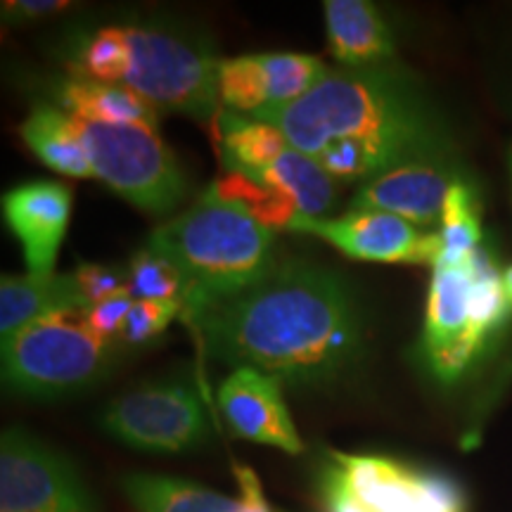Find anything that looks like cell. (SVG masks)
Returning a JSON list of instances; mask_svg holds the SVG:
<instances>
[{"label": "cell", "instance_id": "obj_22", "mask_svg": "<svg viewBox=\"0 0 512 512\" xmlns=\"http://www.w3.org/2000/svg\"><path fill=\"white\" fill-rule=\"evenodd\" d=\"M121 489L140 512H240L235 498L178 477L131 475Z\"/></svg>", "mask_w": 512, "mask_h": 512}, {"label": "cell", "instance_id": "obj_1", "mask_svg": "<svg viewBox=\"0 0 512 512\" xmlns=\"http://www.w3.org/2000/svg\"><path fill=\"white\" fill-rule=\"evenodd\" d=\"M188 320L214 358L292 384L335 380L361 356L366 332L347 280L294 259Z\"/></svg>", "mask_w": 512, "mask_h": 512}, {"label": "cell", "instance_id": "obj_5", "mask_svg": "<svg viewBox=\"0 0 512 512\" xmlns=\"http://www.w3.org/2000/svg\"><path fill=\"white\" fill-rule=\"evenodd\" d=\"M124 55L117 83L143 95L157 110L197 121H219L221 60L200 38L181 29L152 24H119Z\"/></svg>", "mask_w": 512, "mask_h": 512}, {"label": "cell", "instance_id": "obj_23", "mask_svg": "<svg viewBox=\"0 0 512 512\" xmlns=\"http://www.w3.org/2000/svg\"><path fill=\"white\" fill-rule=\"evenodd\" d=\"M437 233L441 238V256L437 264H465L482 247V223H479L475 195L463 181L448 190Z\"/></svg>", "mask_w": 512, "mask_h": 512}, {"label": "cell", "instance_id": "obj_20", "mask_svg": "<svg viewBox=\"0 0 512 512\" xmlns=\"http://www.w3.org/2000/svg\"><path fill=\"white\" fill-rule=\"evenodd\" d=\"M22 140L43 164L62 176L93 178L91 159L86 155L74 121L53 105H38L19 126Z\"/></svg>", "mask_w": 512, "mask_h": 512}, {"label": "cell", "instance_id": "obj_19", "mask_svg": "<svg viewBox=\"0 0 512 512\" xmlns=\"http://www.w3.org/2000/svg\"><path fill=\"white\" fill-rule=\"evenodd\" d=\"M249 178L285 195L297 207L299 216L306 219H328L339 197L335 178L316 159L294 150L292 145L280 155L278 162Z\"/></svg>", "mask_w": 512, "mask_h": 512}, {"label": "cell", "instance_id": "obj_24", "mask_svg": "<svg viewBox=\"0 0 512 512\" xmlns=\"http://www.w3.org/2000/svg\"><path fill=\"white\" fill-rule=\"evenodd\" d=\"M209 188L223 200L245 207L256 221L264 223L273 233L283 228L290 230L292 221L299 216L297 207L285 195H280L278 190L266 188V185L256 183L254 178L235 174V171H228L223 178H216V183H211Z\"/></svg>", "mask_w": 512, "mask_h": 512}, {"label": "cell", "instance_id": "obj_14", "mask_svg": "<svg viewBox=\"0 0 512 512\" xmlns=\"http://www.w3.org/2000/svg\"><path fill=\"white\" fill-rule=\"evenodd\" d=\"M3 216L19 240L31 275H53L72 216V190L57 181H29L3 195Z\"/></svg>", "mask_w": 512, "mask_h": 512}, {"label": "cell", "instance_id": "obj_10", "mask_svg": "<svg viewBox=\"0 0 512 512\" xmlns=\"http://www.w3.org/2000/svg\"><path fill=\"white\" fill-rule=\"evenodd\" d=\"M349 496L368 512H465L463 494L437 472L384 456L332 453L328 465Z\"/></svg>", "mask_w": 512, "mask_h": 512}, {"label": "cell", "instance_id": "obj_29", "mask_svg": "<svg viewBox=\"0 0 512 512\" xmlns=\"http://www.w3.org/2000/svg\"><path fill=\"white\" fill-rule=\"evenodd\" d=\"M72 3L67 0H12L3 3V19L5 22H34V19H46L57 12H64Z\"/></svg>", "mask_w": 512, "mask_h": 512}, {"label": "cell", "instance_id": "obj_11", "mask_svg": "<svg viewBox=\"0 0 512 512\" xmlns=\"http://www.w3.org/2000/svg\"><path fill=\"white\" fill-rule=\"evenodd\" d=\"M328 72L320 57L304 53L230 57L219 67L221 107L242 117L285 110L309 95Z\"/></svg>", "mask_w": 512, "mask_h": 512}, {"label": "cell", "instance_id": "obj_13", "mask_svg": "<svg viewBox=\"0 0 512 512\" xmlns=\"http://www.w3.org/2000/svg\"><path fill=\"white\" fill-rule=\"evenodd\" d=\"M458 183L444 155L408 159L356 190L351 209L384 211L425 230H437L448 190Z\"/></svg>", "mask_w": 512, "mask_h": 512}, {"label": "cell", "instance_id": "obj_4", "mask_svg": "<svg viewBox=\"0 0 512 512\" xmlns=\"http://www.w3.org/2000/svg\"><path fill=\"white\" fill-rule=\"evenodd\" d=\"M510 313L503 271L484 247L465 264L434 266L422 337L434 375L441 382L460 380Z\"/></svg>", "mask_w": 512, "mask_h": 512}, {"label": "cell", "instance_id": "obj_25", "mask_svg": "<svg viewBox=\"0 0 512 512\" xmlns=\"http://www.w3.org/2000/svg\"><path fill=\"white\" fill-rule=\"evenodd\" d=\"M128 287L133 299H181L183 278L169 261L143 247L128 264Z\"/></svg>", "mask_w": 512, "mask_h": 512}, {"label": "cell", "instance_id": "obj_16", "mask_svg": "<svg viewBox=\"0 0 512 512\" xmlns=\"http://www.w3.org/2000/svg\"><path fill=\"white\" fill-rule=\"evenodd\" d=\"M81 309H88V302L74 273L0 278V339L17 335L41 318Z\"/></svg>", "mask_w": 512, "mask_h": 512}, {"label": "cell", "instance_id": "obj_15", "mask_svg": "<svg viewBox=\"0 0 512 512\" xmlns=\"http://www.w3.org/2000/svg\"><path fill=\"white\" fill-rule=\"evenodd\" d=\"M223 418L242 439L302 453L304 441L287 411L280 380L254 368H235L221 384Z\"/></svg>", "mask_w": 512, "mask_h": 512}, {"label": "cell", "instance_id": "obj_6", "mask_svg": "<svg viewBox=\"0 0 512 512\" xmlns=\"http://www.w3.org/2000/svg\"><path fill=\"white\" fill-rule=\"evenodd\" d=\"M81 311L41 318L3 339L5 384L36 399L79 394L98 384L124 347L88 328Z\"/></svg>", "mask_w": 512, "mask_h": 512}, {"label": "cell", "instance_id": "obj_12", "mask_svg": "<svg viewBox=\"0 0 512 512\" xmlns=\"http://www.w3.org/2000/svg\"><path fill=\"white\" fill-rule=\"evenodd\" d=\"M290 230L309 233L330 242L356 261L375 264H430L437 266L441 238L437 230H425L384 211L349 209L337 219H306L297 216Z\"/></svg>", "mask_w": 512, "mask_h": 512}, {"label": "cell", "instance_id": "obj_32", "mask_svg": "<svg viewBox=\"0 0 512 512\" xmlns=\"http://www.w3.org/2000/svg\"><path fill=\"white\" fill-rule=\"evenodd\" d=\"M503 285H505V294H508V302H510V309H512V266L505 268V271H503Z\"/></svg>", "mask_w": 512, "mask_h": 512}, {"label": "cell", "instance_id": "obj_3", "mask_svg": "<svg viewBox=\"0 0 512 512\" xmlns=\"http://www.w3.org/2000/svg\"><path fill=\"white\" fill-rule=\"evenodd\" d=\"M275 233L240 204L207 188L200 200L157 226L147 249L183 278V316L245 290L271 271Z\"/></svg>", "mask_w": 512, "mask_h": 512}, {"label": "cell", "instance_id": "obj_28", "mask_svg": "<svg viewBox=\"0 0 512 512\" xmlns=\"http://www.w3.org/2000/svg\"><path fill=\"white\" fill-rule=\"evenodd\" d=\"M133 302H136V299H133L131 292L117 294V297H110V299H105V302H98V304L88 306V309H83L81 318L86 320L88 328H91L93 332H98L100 337L117 339L119 342L121 330H124L126 316H128V311H131Z\"/></svg>", "mask_w": 512, "mask_h": 512}, {"label": "cell", "instance_id": "obj_2", "mask_svg": "<svg viewBox=\"0 0 512 512\" xmlns=\"http://www.w3.org/2000/svg\"><path fill=\"white\" fill-rule=\"evenodd\" d=\"M252 119L283 131L294 150L337 183H368L392 166L444 155L446 138L418 88L401 69L332 67L309 95Z\"/></svg>", "mask_w": 512, "mask_h": 512}, {"label": "cell", "instance_id": "obj_17", "mask_svg": "<svg viewBox=\"0 0 512 512\" xmlns=\"http://www.w3.org/2000/svg\"><path fill=\"white\" fill-rule=\"evenodd\" d=\"M325 29L330 50L342 67H377L394 55L387 19L368 0H328Z\"/></svg>", "mask_w": 512, "mask_h": 512}, {"label": "cell", "instance_id": "obj_33", "mask_svg": "<svg viewBox=\"0 0 512 512\" xmlns=\"http://www.w3.org/2000/svg\"><path fill=\"white\" fill-rule=\"evenodd\" d=\"M508 166H510V178H512V150H510V159H508Z\"/></svg>", "mask_w": 512, "mask_h": 512}, {"label": "cell", "instance_id": "obj_26", "mask_svg": "<svg viewBox=\"0 0 512 512\" xmlns=\"http://www.w3.org/2000/svg\"><path fill=\"white\" fill-rule=\"evenodd\" d=\"M178 316H183L181 299H136L121 330V347H143L166 332Z\"/></svg>", "mask_w": 512, "mask_h": 512}, {"label": "cell", "instance_id": "obj_21", "mask_svg": "<svg viewBox=\"0 0 512 512\" xmlns=\"http://www.w3.org/2000/svg\"><path fill=\"white\" fill-rule=\"evenodd\" d=\"M216 138L223 166L245 176H256L268 169L290 147L278 126L233 112H221Z\"/></svg>", "mask_w": 512, "mask_h": 512}, {"label": "cell", "instance_id": "obj_18", "mask_svg": "<svg viewBox=\"0 0 512 512\" xmlns=\"http://www.w3.org/2000/svg\"><path fill=\"white\" fill-rule=\"evenodd\" d=\"M57 102L67 114L93 121V124L157 128L159 121L157 107L121 83L72 76L57 88Z\"/></svg>", "mask_w": 512, "mask_h": 512}, {"label": "cell", "instance_id": "obj_27", "mask_svg": "<svg viewBox=\"0 0 512 512\" xmlns=\"http://www.w3.org/2000/svg\"><path fill=\"white\" fill-rule=\"evenodd\" d=\"M74 278L76 283H79L88 306L105 302V299L117 297V294L131 292V287H128V275L114 271L110 266L81 264L74 271Z\"/></svg>", "mask_w": 512, "mask_h": 512}, {"label": "cell", "instance_id": "obj_7", "mask_svg": "<svg viewBox=\"0 0 512 512\" xmlns=\"http://www.w3.org/2000/svg\"><path fill=\"white\" fill-rule=\"evenodd\" d=\"M72 117V114H69ZM93 178L147 214H169L188 195V181L171 147L152 126H110L72 117Z\"/></svg>", "mask_w": 512, "mask_h": 512}, {"label": "cell", "instance_id": "obj_9", "mask_svg": "<svg viewBox=\"0 0 512 512\" xmlns=\"http://www.w3.org/2000/svg\"><path fill=\"white\" fill-rule=\"evenodd\" d=\"M0 512H93V505L60 453L12 427L0 439Z\"/></svg>", "mask_w": 512, "mask_h": 512}, {"label": "cell", "instance_id": "obj_30", "mask_svg": "<svg viewBox=\"0 0 512 512\" xmlns=\"http://www.w3.org/2000/svg\"><path fill=\"white\" fill-rule=\"evenodd\" d=\"M235 479L240 484V512H273L254 470L235 465Z\"/></svg>", "mask_w": 512, "mask_h": 512}, {"label": "cell", "instance_id": "obj_31", "mask_svg": "<svg viewBox=\"0 0 512 512\" xmlns=\"http://www.w3.org/2000/svg\"><path fill=\"white\" fill-rule=\"evenodd\" d=\"M320 489H323V501H325V510L328 512H368L349 496V491L344 489L342 482H339L337 475L330 470V467L325 470L323 486H320Z\"/></svg>", "mask_w": 512, "mask_h": 512}, {"label": "cell", "instance_id": "obj_8", "mask_svg": "<svg viewBox=\"0 0 512 512\" xmlns=\"http://www.w3.org/2000/svg\"><path fill=\"white\" fill-rule=\"evenodd\" d=\"M102 430L138 451L183 453L204 444L209 420L195 387L164 382L112 401L102 413Z\"/></svg>", "mask_w": 512, "mask_h": 512}]
</instances>
